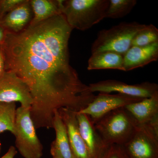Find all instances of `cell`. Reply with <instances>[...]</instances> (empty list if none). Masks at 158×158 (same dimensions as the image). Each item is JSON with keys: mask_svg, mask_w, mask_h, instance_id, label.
Instances as JSON below:
<instances>
[{"mask_svg": "<svg viewBox=\"0 0 158 158\" xmlns=\"http://www.w3.org/2000/svg\"><path fill=\"white\" fill-rule=\"evenodd\" d=\"M72 30L60 14L19 33L6 31L1 44L6 71L14 73L27 86L36 129L53 128L55 111L65 108L77 113L95 97L69 63Z\"/></svg>", "mask_w": 158, "mask_h": 158, "instance_id": "1", "label": "cell"}, {"mask_svg": "<svg viewBox=\"0 0 158 158\" xmlns=\"http://www.w3.org/2000/svg\"><path fill=\"white\" fill-rule=\"evenodd\" d=\"M110 0L59 1L62 14L73 29L84 31L106 18Z\"/></svg>", "mask_w": 158, "mask_h": 158, "instance_id": "2", "label": "cell"}, {"mask_svg": "<svg viewBox=\"0 0 158 158\" xmlns=\"http://www.w3.org/2000/svg\"><path fill=\"white\" fill-rule=\"evenodd\" d=\"M105 142L109 146L123 145L133 135L138 124L125 107L111 111L94 124Z\"/></svg>", "mask_w": 158, "mask_h": 158, "instance_id": "3", "label": "cell"}, {"mask_svg": "<svg viewBox=\"0 0 158 158\" xmlns=\"http://www.w3.org/2000/svg\"><path fill=\"white\" fill-rule=\"evenodd\" d=\"M146 26L136 22H122L100 31L91 46V54L112 52L123 56L131 47L137 33Z\"/></svg>", "mask_w": 158, "mask_h": 158, "instance_id": "4", "label": "cell"}, {"mask_svg": "<svg viewBox=\"0 0 158 158\" xmlns=\"http://www.w3.org/2000/svg\"><path fill=\"white\" fill-rule=\"evenodd\" d=\"M30 108L21 106L16 110L15 144L24 158H41L43 147L37 137Z\"/></svg>", "mask_w": 158, "mask_h": 158, "instance_id": "5", "label": "cell"}, {"mask_svg": "<svg viewBox=\"0 0 158 158\" xmlns=\"http://www.w3.org/2000/svg\"><path fill=\"white\" fill-rule=\"evenodd\" d=\"M122 146L127 158H158V126L138 125Z\"/></svg>", "mask_w": 158, "mask_h": 158, "instance_id": "6", "label": "cell"}, {"mask_svg": "<svg viewBox=\"0 0 158 158\" xmlns=\"http://www.w3.org/2000/svg\"><path fill=\"white\" fill-rule=\"evenodd\" d=\"M143 99L122 94L99 93L94 97L92 101L86 108L77 113L88 115L94 124L100 118L111 111L141 101Z\"/></svg>", "mask_w": 158, "mask_h": 158, "instance_id": "7", "label": "cell"}, {"mask_svg": "<svg viewBox=\"0 0 158 158\" xmlns=\"http://www.w3.org/2000/svg\"><path fill=\"white\" fill-rule=\"evenodd\" d=\"M92 93L111 94L117 92L140 98H148L158 91V85L154 83L145 82L136 85H128L115 80H107L89 85Z\"/></svg>", "mask_w": 158, "mask_h": 158, "instance_id": "8", "label": "cell"}, {"mask_svg": "<svg viewBox=\"0 0 158 158\" xmlns=\"http://www.w3.org/2000/svg\"><path fill=\"white\" fill-rule=\"evenodd\" d=\"M19 102L21 106L31 108L33 100L24 82L14 73L6 71L0 79V102Z\"/></svg>", "mask_w": 158, "mask_h": 158, "instance_id": "9", "label": "cell"}, {"mask_svg": "<svg viewBox=\"0 0 158 158\" xmlns=\"http://www.w3.org/2000/svg\"><path fill=\"white\" fill-rule=\"evenodd\" d=\"M77 118L81 135L90 158H103L110 146L104 141L89 116L77 113Z\"/></svg>", "mask_w": 158, "mask_h": 158, "instance_id": "10", "label": "cell"}, {"mask_svg": "<svg viewBox=\"0 0 158 158\" xmlns=\"http://www.w3.org/2000/svg\"><path fill=\"white\" fill-rule=\"evenodd\" d=\"M67 130L73 158H90L79 130L77 112L62 108L58 110Z\"/></svg>", "mask_w": 158, "mask_h": 158, "instance_id": "11", "label": "cell"}, {"mask_svg": "<svg viewBox=\"0 0 158 158\" xmlns=\"http://www.w3.org/2000/svg\"><path fill=\"white\" fill-rule=\"evenodd\" d=\"M124 107L138 125L158 126V91L150 97Z\"/></svg>", "mask_w": 158, "mask_h": 158, "instance_id": "12", "label": "cell"}, {"mask_svg": "<svg viewBox=\"0 0 158 158\" xmlns=\"http://www.w3.org/2000/svg\"><path fill=\"white\" fill-rule=\"evenodd\" d=\"M158 59V42L143 47L132 46L123 55L124 71L143 67Z\"/></svg>", "mask_w": 158, "mask_h": 158, "instance_id": "13", "label": "cell"}, {"mask_svg": "<svg viewBox=\"0 0 158 158\" xmlns=\"http://www.w3.org/2000/svg\"><path fill=\"white\" fill-rule=\"evenodd\" d=\"M32 9L30 1H25L6 14L1 24L7 31L18 33L26 28L32 20Z\"/></svg>", "mask_w": 158, "mask_h": 158, "instance_id": "14", "label": "cell"}, {"mask_svg": "<svg viewBox=\"0 0 158 158\" xmlns=\"http://www.w3.org/2000/svg\"><path fill=\"white\" fill-rule=\"evenodd\" d=\"M56 131V139L51 144V155L60 158H73L71 149L67 130L58 111H55L52 122Z\"/></svg>", "mask_w": 158, "mask_h": 158, "instance_id": "15", "label": "cell"}, {"mask_svg": "<svg viewBox=\"0 0 158 158\" xmlns=\"http://www.w3.org/2000/svg\"><path fill=\"white\" fill-rule=\"evenodd\" d=\"M109 69L124 71L123 55L112 52L91 54L88 61V70Z\"/></svg>", "mask_w": 158, "mask_h": 158, "instance_id": "16", "label": "cell"}, {"mask_svg": "<svg viewBox=\"0 0 158 158\" xmlns=\"http://www.w3.org/2000/svg\"><path fill=\"white\" fill-rule=\"evenodd\" d=\"M30 2L34 17L29 25H34L55 15L62 14L59 1L31 0Z\"/></svg>", "mask_w": 158, "mask_h": 158, "instance_id": "17", "label": "cell"}, {"mask_svg": "<svg viewBox=\"0 0 158 158\" xmlns=\"http://www.w3.org/2000/svg\"><path fill=\"white\" fill-rule=\"evenodd\" d=\"M16 110L15 102H0V133L9 131L15 135Z\"/></svg>", "mask_w": 158, "mask_h": 158, "instance_id": "18", "label": "cell"}, {"mask_svg": "<svg viewBox=\"0 0 158 158\" xmlns=\"http://www.w3.org/2000/svg\"><path fill=\"white\" fill-rule=\"evenodd\" d=\"M136 0H110L106 18H121L126 16L137 4Z\"/></svg>", "mask_w": 158, "mask_h": 158, "instance_id": "19", "label": "cell"}, {"mask_svg": "<svg viewBox=\"0 0 158 158\" xmlns=\"http://www.w3.org/2000/svg\"><path fill=\"white\" fill-rule=\"evenodd\" d=\"M156 42H158L157 28L152 24L146 25L133 38L131 47L145 46Z\"/></svg>", "mask_w": 158, "mask_h": 158, "instance_id": "20", "label": "cell"}, {"mask_svg": "<svg viewBox=\"0 0 158 158\" xmlns=\"http://www.w3.org/2000/svg\"><path fill=\"white\" fill-rule=\"evenodd\" d=\"M25 0H3L0 1V18L6 13H9Z\"/></svg>", "mask_w": 158, "mask_h": 158, "instance_id": "21", "label": "cell"}, {"mask_svg": "<svg viewBox=\"0 0 158 158\" xmlns=\"http://www.w3.org/2000/svg\"><path fill=\"white\" fill-rule=\"evenodd\" d=\"M103 158H127L122 145H111Z\"/></svg>", "mask_w": 158, "mask_h": 158, "instance_id": "22", "label": "cell"}, {"mask_svg": "<svg viewBox=\"0 0 158 158\" xmlns=\"http://www.w3.org/2000/svg\"><path fill=\"white\" fill-rule=\"evenodd\" d=\"M6 71L5 56L1 45H0V79L2 77Z\"/></svg>", "mask_w": 158, "mask_h": 158, "instance_id": "23", "label": "cell"}, {"mask_svg": "<svg viewBox=\"0 0 158 158\" xmlns=\"http://www.w3.org/2000/svg\"><path fill=\"white\" fill-rule=\"evenodd\" d=\"M17 151L13 146H10L7 152L0 158H14L17 154Z\"/></svg>", "mask_w": 158, "mask_h": 158, "instance_id": "24", "label": "cell"}, {"mask_svg": "<svg viewBox=\"0 0 158 158\" xmlns=\"http://www.w3.org/2000/svg\"><path fill=\"white\" fill-rule=\"evenodd\" d=\"M6 34V31H5V29L0 22V45L2 44L5 40Z\"/></svg>", "mask_w": 158, "mask_h": 158, "instance_id": "25", "label": "cell"}, {"mask_svg": "<svg viewBox=\"0 0 158 158\" xmlns=\"http://www.w3.org/2000/svg\"><path fill=\"white\" fill-rule=\"evenodd\" d=\"M52 156L53 158H60L59 156L56 155H52Z\"/></svg>", "mask_w": 158, "mask_h": 158, "instance_id": "26", "label": "cell"}, {"mask_svg": "<svg viewBox=\"0 0 158 158\" xmlns=\"http://www.w3.org/2000/svg\"><path fill=\"white\" fill-rule=\"evenodd\" d=\"M1 151H2V143L0 141V153L1 152Z\"/></svg>", "mask_w": 158, "mask_h": 158, "instance_id": "27", "label": "cell"}]
</instances>
